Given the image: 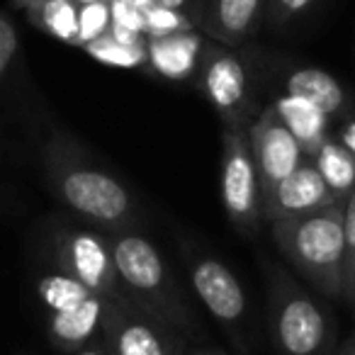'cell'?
Here are the masks:
<instances>
[{
    "label": "cell",
    "mask_w": 355,
    "mask_h": 355,
    "mask_svg": "<svg viewBox=\"0 0 355 355\" xmlns=\"http://www.w3.org/2000/svg\"><path fill=\"white\" fill-rule=\"evenodd\" d=\"M195 85L214 107L222 127H248L253 122V93L248 66L232 46L209 40L200 61Z\"/></svg>",
    "instance_id": "6"
},
{
    "label": "cell",
    "mask_w": 355,
    "mask_h": 355,
    "mask_svg": "<svg viewBox=\"0 0 355 355\" xmlns=\"http://www.w3.org/2000/svg\"><path fill=\"white\" fill-rule=\"evenodd\" d=\"M158 6H166V8H175V10H188V3L190 0H153Z\"/></svg>",
    "instance_id": "29"
},
{
    "label": "cell",
    "mask_w": 355,
    "mask_h": 355,
    "mask_svg": "<svg viewBox=\"0 0 355 355\" xmlns=\"http://www.w3.org/2000/svg\"><path fill=\"white\" fill-rule=\"evenodd\" d=\"M40 0H12V6L15 8H22V10H30L32 6H37Z\"/></svg>",
    "instance_id": "32"
},
{
    "label": "cell",
    "mask_w": 355,
    "mask_h": 355,
    "mask_svg": "<svg viewBox=\"0 0 355 355\" xmlns=\"http://www.w3.org/2000/svg\"><path fill=\"white\" fill-rule=\"evenodd\" d=\"M248 146H251V156L256 161L263 195L275 188L280 180H285L304 161H309L302 144L280 122L270 105L261 110V114L253 117V122L248 124Z\"/></svg>",
    "instance_id": "9"
},
{
    "label": "cell",
    "mask_w": 355,
    "mask_h": 355,
    "mask_svg": "<svg viewBox=\"0 0 355 355\" xmlns=\"http://www.w3.org/2000/svg\"><path fill=\"white\" fill-rule=\"evenodd\" d=\"M35 27L64 44L78 46V3L76 0H40L27 10Z\"/></svg>",
    "instance_id": "18"
},
{
    "label": "cell",
    "mask_w": 355,
    "mask_h": 355,
    "mask_svg": "<svg viewBox=\"0 0 355 355\" xmlns=\"http://www.w3.org/2000/svg\"><path fill=\"white\" fill-rule=\"evenodd\" d=\"M110 25H112V20H110L107 0L78 6V46H85L88 42H95L103 35H107Z\"/></svg>",
    "instance_id": "23"
},
{
    "label": "cell",
    "mask_w": 355,
    "mask_h": 355,
    "mask_svg": "<svg viewBox=\"0 0 355 355\" xmlns=\"http://www.w3.org/2000/svg\"><path fill=\"white\" fill-rule=\"evenodd\" d=\"M185 355H227L217 348H193V350H185Z\"/></svg>",
    "instance_id": "31"
},
{
    "label": "cell",
    "mask_w": 355,
    "mask_h": 355,
    "mask_svg": "<svg viewBox=\"0 0 355 355\" xmlns=\"http://www.w3.org/2000/svg\"><path fill=\"white\" fill-rule=\"evenodd\" d=\"M69 355H110V348H107V343H105V338H100V340H93V343L83 345V348L73 350V353H69Z\"/></svg>",
    "instance_id": "28"
},
{
    "label": "cell",
    "mask_w": 355,
    "mask_h": 355,
    "mask_svg": "<svg viewBox=\"0 0 355 355\" xmlns=\"http://www.w3.org/2000/svg\"><path fill=\"white\" fill-rule=\"evenodd\" d=\"M190 30H195V22L185 10L158 6V3L144 8V35H146V40H158V37H171Z\"/></svg>",
    "instance_id": "21"
},
{
    "label": "cell",
    "mask_w": 355,
    "mask_h": 355,
    "mask_svg": "<svg viewBox=\"0 0 355 355\" xmlns=\"http://www.w3.org/2000/svg\"><path fill=\"white\" fill-rule=\"evenodd\" d=\"M343 243H345L343 300L355 311V190L343 202Z\"/></svg>",
    "instance_id": "22"
},
{
    "label": "cell",
    "mask_w": 355,
    "mask_h": 355,
    "mask_svg": "<svg viewBox=\"0 0 355 355\" xmlns=\"http://www.w3.org/2000/svg\"><path fill=\"white\" fill-rule=\"evenodd\" d=\"M134 3H137V6H141V8H146V6H151L153 0H134Z\"/></svg>",
    "instance_id": "33"
},
{
    "label": "cell",
    "mask_w": 355,
    "mask_h": 355,
    "mask_svg": "<svg viewBox=\"0 0 355 355\" xmlns=\"http://www.w3.org/2000/svg\"><path fill=\"white\" fill-rule=\"evenodd\" d=\"M114 302L105 300L100 295H93L83 302V304L73 306V309L56 311L49 314L46 319V331L49 338L61 353H73V350L83 348V345L93 343V340L105 338V331L112 319ZM127 306V304H124Z\"/></svg>",
    "instance_id": "12"
},
{
    "label": "cell",
    "mask_w": 355,
    "mask_h": 355,
    "mask_svg": "<svg viewBox=\"0 0 355 355\" xmlns=\"http://www.w3.org/2000/svg\"><path fill=\"white\" fill-rule=\"evenodd\" d=\"M107 239L127 300L178 334L200 336L198 314L158 248L139 229L107 234Z\"/></svg>",
    "instance_id": "2"
},
{
    "label": "cell",
    "mask_w": 355,
    "mask_h": 355,
    "mask_svg": "<svg viewBox=\"0 0 355 355\" xmlns=\"http://www.w3.org/2000/svg\"><path fill=\"white\" fill-rule=\"evenodd\" d=\"M188 277L198 300L207 311L227 329L232 343L246 350V324H248V297L239 277L229 270L224 261L207 253H200L188 261Z\"/></svg>",
    "instance_id": "8"
},
{
    "label": "cell",
    "mask_w": 355,
    "mask_h": 355,
    "mask_svg": "<svg viewBox=\"0 0 355 355\" xmlns=\"http://www.w3.org/2000/svg\"><path fill=\"white\" fill-rule=\"evenodd\" d=\"M268 280V324L280 355H329L334 321L329 311L270 258H263Z\"/></svg>",
    "instance_id": "4"
},
{
    "label": "cell",
    "mask_w": 355,
    "mask_h": 355,
    "mask_svg": "<svg viewBox=\"0 0 355 355\" xmlns=\"http://www.w3.org/2000/svg\"><path fill=\"white\" fill-rule=\"evenodd\" d=\"M78 6H88V3H100V0H76Z\"/></svg>",
    "instance_id": "34"
},
{
    "label": "cell",
    "mask_w": 355,
    "mask_h": 355,
    "mask_svg": "<svg viewBox=\"0 0 355 355\" xmlns=\"http://www.w3.org/2000/svg\"><path fill=\"white\" fill-rule=\"evenodd\" d=\"M83 49L90 59L105 66H114V69H144L146 66V40L141 44H124L107 32L100 40L88 42Z\"/></svg>",
    "instance_id": "20"
},
{
    "label": "cell",
    "mask_w": 355,
    "mask_h": 355,
    "mask_svg": "<svg viewBox=\"0 0 355 355\" xmlns=\"http://www.w3.org/2000/svg\"><path fill=\"white\" fill-rule=\"evenodd\" d=\"M338 355H355V334L338 348Z\"/></svg>",
    "instance_id": "30"
},
{
    "label": "cell",
    "mask_w": 355,
    "mask_h": 355,
    "mask_svg": "<svg viewBox=\"0 0 355 355\" xmlns=\"http://www.w3.org/2000/svg\"><path fill=\"white\" fill-rule=\"evenodd\" d=\"M309 161L321 173L324 183L334 193L338 202H345L350 193L355 190V156L338 141L336 137H329L314 153H309Z\"/></svg>",
    "instance_id": "17"
},
{
    "label": "cell",
    "mask_w": 355,
    "mask_h": 355,
    "mask_svg": "<svg viewBox=\"0 0 355 355\" xmlns=\"http://www.w3.org/2000/svg\"><path fill=\"white\" fill-rule=\"evenodd\" d=\"M316 0H268L266 3V22L272 30H285L306 15Z\"/></svg>",
    "instance_id": "24"
},
{
    "label": "cell",
    "mask_w": 355,
    "mask_h": 355,
    "mask_svg": "<svg viewBox=\"0 0 355 355\" xmlns=\"http://www.w3.org/2000/svg\"><path fill=\"white\" fill-rule=\"evenodd\" d=\"M20 46V37H17V27L6 12H0V76L6 73L8 66L12 64Z\"/></svg>",
    "instance_id": "26"
},
{
    "label": "cell",
    "mask_w": 355,
    "mask_h": 355,
    "mask_svg": "<svg viewBox=\"0 0 355 355\" xmlns=\"http://www.w3.org/2000/svg\"><path fill=\"white\" fill-rule=\"evenodd\" d=\"M270 107L275 110L280 122L292 132V137L302 144V148L306 151V158L331 137V117H326L319 107H314L306 100L282 93L277 95Z\"/></svg>",
    "instance_id": "15"
},
{
    "label": "cell",
    "mask_w": 355,
    "mask_h": 355,
    "mask_svg": "<svg viewBox=\"0 0 355 355\" xmlns=\"http://www.w3.org/2000/svg\"><path fill=\"white\" fill-rule=\"evenodd\" d=\"M268 0H209L205 12L207 37L219 44H246L266 22Z\"/></svg>",
    "instance_id": "14"
},
{
    "label": "cell",
    "mask_w": 355,
    "mask_h": 355,
    "mask_svg": "<svg viewBox=\"0 0 355 355\" xmlns=\"http://www.w3.org/2000/svg\"><path fill=\"white\" fill-rule=\"evenodd\" d=\"M336 139H338V141L343 144V146L355 156V119H345Z\"/></svg>",
    "instance_id": "27"
},
{
    "label": "cell",
    "mask_w": 355,
    "mask_h": 355,
    "mask_svg": "<svg viewBox=\"0 0 355 355\" xmlns=\"http://www.w3.org/2000/svg\"><path fill=\"white\" fill-rule=\"evenodd\" d=\"M270 234L282 256L311 282L319 295L343 297V202L326 205L302 217L272 222Z\"/></svg>",
    "instance_id": "3"
},
{
    "label": "cell",
    "mask_w": 355,
    "mask_h": 355,
    "mask_svg": "<svg viewBox=\"0 0 355 355\" xmlns=\"http://www.w3.org/2000/svg\"><path fill=\"white\" fill-rule=\"evenodd\" d=\"M207 44L209 37L200 35L198 30L146 40V69H151L163 80L188 83L198 76Z\"/></svg>",
    "instance_id": "13"
},
{
    "label": "cell",
    "mask_w": 355,
    "mask_h": 355,
    "mask_svg": "<svg viewBox=\"0 0 355 355\" xmlns=\"http://www.w3.org/2000/svg\"><path fill=\"white\" fill-rule=\"evenodd\" d=\"M107 8H110V20H112L110 27H119V30L134 32V35H144L141 6H137L134 0H107Z\"/></svg>",
    "instance_id": "25"
},
{
    "label": "cell",
    "mask_w": 355,
    "mask_h": 355,
    "mask_svg": "<svg viewBox=\"0 0 355 355\" xmlns=\"http://www.w3.org/2000/svg\"><path fill=\"white\" fill-rule=\"evenodd\" d=\"M44 171L56 198L95 229L107 234L139 229V209L127 185L69 137L49 139Z\"/></svg>",
    "instance_id": "1"
},
{
    "label": "cell",
    "mask_w": 355,
    "mask_h": 355,
    "mask_svg": "<svg viewBox=\"0 0 355 355\" xmlns=\"http://www.w3.org/2000/svg\"><path fill=\"white\" fill-rule=\"evenodd\" d=\"M285 93L311 103L331 119L340 117V114L348 110V95H345L343 85L331 73H326V71H321V69H311V66L295 69L287 76Z\"/></svg>",
    "instance_id": "16"
},
{
    "label": "cell",
    "mask_w": 355,
    "mask_h": 355,
    "mask_svg": "<svg viewBox=\"0 0 355 355\" xmlns=\"http://www.w3.org/2000/svg\"><path fill=\"white\" fill-rule=\"evenodd\" d=\"M219 193L232 227L243 236H256L263 222V188L248 146V127H222Z\"/></svg>",
    "instance_id": "5"
},
{
    "label": "cell",
    "mask_w": 355,
    "mask_h": 355,
    "mask_svg": "<svg viewBox=\"0 0 355 355\" xmlns=\"http://www.w3.org/2000/svg\"><path fill=\"white\" fill-rule=\"evenodd\" d=\"M334 202H338V200L324 183L321 173L316 171L311 161H304L285 180H280L275 188L263 195L261 214L263 222L272 224L280 219L302 217V214H309Z\"/></svg>",
    "instance_id": "11"
},
{
    "label": "cell",
    "mask_w": 355,
    "mask_h": 355,
    "mask_svg": "<svg viewBox=\"0 0 355 355\" xmlns=\"http://www.w3.org/2000/svg\"><path fill=\"white\" fill-rule=\"evenodd\" d=\"M110 355H185L180 334L134 304L114 306L105 331Z\"/></svg>",
    "instance_id": "10"
},
{
    "label": "cell",
    "mask_w": 355,
    "mask_h": 355,
    "mask_svg": "<svg viewBox=\"0 0 355 355\" xmlns=\"http://www.w3.org/2000/svg\"><path fill=\"white\" fill-rule=\"evenodd\" d=\"M93 295L95 292H90L83 282H78L76 277H71L69 272L59 270V268L51 272H44L37 280V297H40V302L49 314L73 309V306L83 304Z\"/></svg>",
    "instance_id": "19"
},
{
    "label": "cell",
    "mask_w": 355,
    "mask_h": 355,
    "mask_svg": "<svg viewBox=\"0 0 355 355\" xmlns=\"http://www.w3.org/2000/svg\"><path fill=\"white\" fill-rule=\"evenodd\" d=\"M54 261L59 270L83 282L95 295L119 306L132 304L119 282L110 239L100 229H61L54 236Z\"/></svg>",
    "instance_id": "7"
}]
</instances>
